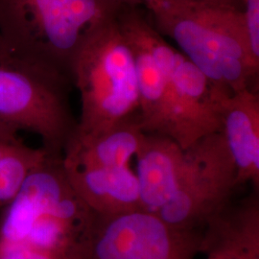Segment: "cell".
Instances as JSON below:
<instances>
[{"instance_id": "12", "label": "cell", "mask_w": 259, "mask_h": 259, "mask_svg": "<svg viewBox=\"0 0 259 259\" xmlns=\"http://www.w3.org/2000/svg\"><path fill=\"white\" fill-rule=\"evenodd\" d=\"M136 157L142 209L156 214L180 186L185 150L167 137L145 134Z\"/></svg>"}, {"instance_id": "14", "label": "cell", "mask_w": 259, "mask_h": 259, "mask_svg": "<svg viewBox=\"0 0 259 259\" xmlns=\"http://www.w3.org/2000/svg\"><path fill=\"white\" fill-rule=\"evenodd\" d=\"M144 137L139 117L99 133L75 132L62 155L64 165L81 169L129 166L130 159L136 157Z\"/></svg>"}, {"instance_id": "16", "label": "cell", "mask_w": 259, "mask_h": 259, "mask_svg": "<svg viewBox=\"0 0 259 259\" xmlns=\"http://www.w3.org/2000/svg\"><path fill=\"white\" fill-rule=\"evenodd\" d=\"M243 19L250 52L259 61V0L244 1Z\"/></svg>"}, {"instance_id": "5", "label": "cell", "mask_w": 259, "mask_h": 259, "mask_svg": "<svg viewBox=\"0 0 259 259\" xmlns=\"http://www.w3.org/2000/svg\"><path fill=\"white\" fill-rule=\"evenodd\" d=\"M202 239L198 229H176L143 210L94 215L80 237L76 259H194Z\"/></svg>"}, {"instance_id": "3", "label": "cell", "mask_w": 259, "mask_h": 259, "mask_svg": "<svg viewBox=\"0 0 259 259\" xmlns=\"http://www.w3.org/2000/svg\"><path fill=\"white\" fill-rule=\"evenodd\" d=\"M116 16L105 17L93 28L72 65L71 80L81 99L75 132L80 134L99 133L139 117L134 56Z\"/></svg>"}, {"instance_id": "7", "label": "cell", "mask_w": 259, "mask_h": 259, "mask_svg": "<svg viewBox=\"0 0 259 259\" xmlns=\"http://www.w3.org/2000/svg\"><path fill=\"white\" fill-rule=\"evenodd\" d=\"M231 95L216 89L206 76L175 49L166 68V88L157 135L186 150L222 130L223 100Z\"/></svg>"}, {"instance_id": "13", "label": "cell", "mask_w": 259, "mask_h": 259, "mask_svg": "<svg viewBox=\"0 0 259 259\" xmlns=\"http://www.w3.org/2000/svg\"><path fill=\"white\" fill-rule=\"evenodd\" d=\"M222 132L237 169V186L259 185L258 91L244 90L222 103Z\"/></svg>"}, {"instance_id": "6", "label": "cell", "mask_w": 259, "mask_h": 259, "mask_svg": "<svg viewBox=\"0 0 259 259\" xmlns=\"http://www.w3.org/2000/svg\"><path fill=\"white\" fill-rule=\"evenodd\" d=\"M237 187V169L222 132L185 150L180 186L155 215L168 226L191 230L231 201Z\"/></svg>"}, {"instance_id": "8", "label": "cell", "mask_w": 259, "mask_h": 259, "mask_svg": "<svg viewBox=\"0 0 259 259\" xmlns=\"http://www.w3.org/2000/svg\"><path fill=\"white\" fill-rule=\"evenodd\" d=\"M50 215L84 231L93 214L75 192L62 155L47 154L25 179L17 196L6 205L0 222L5 235L22 239L38 215Z\"/></svg>"}, {"instance_id": "11", "label": "cell", "mask_w": 259, "mask_h": 259, "mask_svg": "<svg viewBox=\"0 0 259 259\" xmlns=\"http://www.w3.org/2000/svg\"><path fill=\"white\" fill-rule=\"evenodd\" d=\"M201 251L220 259H259V204L255 194L232 206L230 202L204 224Z\"/></svg>"}, {"instance_id": "17", "label": "cell", "mask_w": 259, "mask_h": 259, "mask_svg": "<svg viewBox=\"0 0 259 259\" xmlns=\"http://www.w3.org/2000/svg\"><path fill=\"white\" fill-rule=\"evenodd\" d=\"M109 15H117L126 7H142V0H99Z\"/></svg>"}, {"instance_id": "10", "label": "cell", "mask_w": 259, "mask_h": 259, "mask_svg": "<svg viewBox=\"0 0 259 259\" xmlns=\"http://www.w3.org/2000/svg\"><path fill=\"white\" fill-rule=\"evenodd\" d=\"M65 169L75 192L94 215L115 217L143 210L138 177L129 166Z\"/></svg>"}, {"instance_id": "2", "label": "cell", "mask_w": 259, "mask_h": 259, "mask_svg": "<svg viewBox=\"0 0 259 259\" xmlns=\"http://www.w3.org/2000/svg\"><path fill=\"white\" fill-rule=\"evenodd\" d=\"M71 80L0 35V130L37 135L42 148L63 155L77 129Z\"/></svg>"}, {"instance_id": "1", "label": "cell", "mask_w": 259, "mask_h": 259, "mask_svg": "<svg viewBox=\"0 0 259 259\" xmlns=\"http://www.w3.org/2000/svg\"><path fill=\"white\" fill-rule=\"evenodd\" d=\"M142 7L216 89L258 91L259 61L248 45L243 11L181 0H142Z\"/></svg>"}, {"instance_id": "18", "label": "cell", "mask_w": 259, "mask_h": 259, "mask_svg": "<svg viewBox=\"0 0 259 259\" xmlns=\"http://www.w3.org/2000/svg\"><path fill=\"white\" fill-rule=\"evenodd\" d=\"M181 1L197 2V3H203V4L221 6V7H228V8H232V9L243 11L245 0H181Z\"/></svg>"}, {"instance_id": "4", "label": "cell", "mask_w": 259, "mask_h": 259, "mask_svg": "<svg viewBox=\"0 0 259 259\" xmlns=\"http://www.w3.org/2000/svg\"><path fill=\"white\" fill-rule=\"evenodd\" d=\"M107 16L99 0H0V35L71 80L79 50Z\"/></svg>"}, {"instance_id": "9", "label": "cell", "mask_w": 259, "mask_h": 259, "mask_svg": "<svg viewBox=\"0 0 259 259\" xmlns=\"http://www.w3.org/2000/svg\"><path fill=\"white\" fill-rule=\"evenodd\" d=\"M121 31L134 56L139 87V125L145 134H157L166 88V67L174 51L140 7L117 14Z\"/></svg>"}, {"instance_id": "15", "label": "cell", "mask_w": 259, "mask_h": 259, "mask_svg": "<svg viewBox=\"0 0 259 259\" xmlns=\"http://www.w3.org/2000/svg\"><path fill=\"white\" fill-rule=\"evenodd\" d=\"M47 154L42 147L25 144L20 135L0 130V206L13 201L29 173Z\"/></svg>"}]
</instances>
